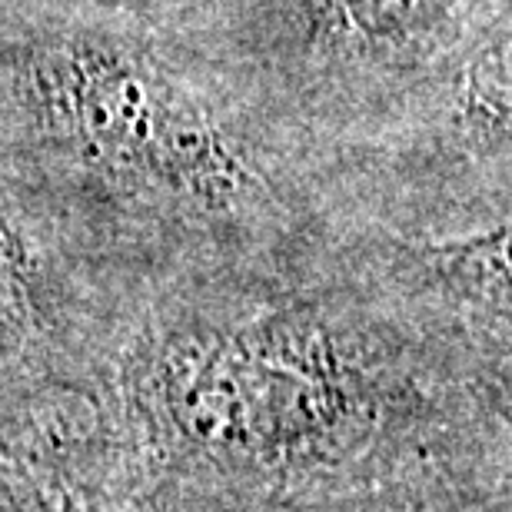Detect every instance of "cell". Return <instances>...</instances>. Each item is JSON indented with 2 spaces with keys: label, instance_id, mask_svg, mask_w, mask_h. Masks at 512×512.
Instances as JSON below:
<instances>
[{
  "label": "cell",
  "instance_id": "cell-1",
  "mask_svg": "<svg viewBox=\"0 0 512 512\" xmlns=\"http://www.w3.org/2000/svg\"><path fill=\"white\" fill-rule=\"evenodd\" d=\"M0 173L147 300L296 270L353 223L323 160L157 17L0 0Z\"/></svg>",
  "mask_w": 512,
  "mask_h": 512
},
{
  "label": "cell",
  "instance_id": "cell-2",
  "mask_svg": "<svg viewBox=\"0 0 512 512\" xmlns=\"http://www.w3.org/2000/svg\"><path fill=\"white\" fill-rule=\"evenodd\" d=\"M506 399L509 350L419 313L340 237L296 270L150 293L100 380L160 449L253 483L506 429Z\"/></svg>",
  "mask_w": 512,
  "mask_h": 512
},
{
  "label": "cell",
  "instance_id": "cell-3",
  "mask_svg": "<svg viewBox=\"0 0 512 512\" xmlns=\"http://www.w3.org/2000/svg\"><path fill=\"white\" fill-rule=\"evenodd\" d=\"M160 24L303 140L360 217L376 173L512 30V0H180Z\"/></svg>",
  "mask_w": 512,
  "mask_h": 512
},
{
  "label": "cell",
  "instance_id": "cell-4",
  "mask_svg": "<svg viewBox=\"0 0 512 512\" xmlns=\"http://www.w3.org/2000/svg\"><path fill=\"white\" fill-rule=\"evenodd\" d=\"M87 4L117 7V10H133V14H143V17L167 20V17L173 14V10L180 7V0H87Z\"/></svg>",
  "mask_w": 512,
  "mask_h": 512
}]
</instances>
